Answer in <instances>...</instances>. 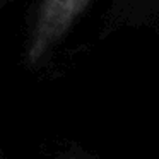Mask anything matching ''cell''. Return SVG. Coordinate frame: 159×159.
<instances>
[{
    "label": "cell",
    "mask_w": 159,
    "mask_h": 159,
    "mask_svg": "<svg viewBox=\"0 0 159 159\" xmlns=\"http://www.w3.org/2000/svg\"><path fill=\"white\" fill-rule=\"evenodd\" d=\"M91 0H41L34 28L26 48V62L38 65L67 34Z\"/></svg>",
    "instance_id": "1"
},
{
    "label": "cell",
    "mask_w": 159,
    "mask_h": 159,
    "mask_svg": "<svg viewBox=\"0 0 159 159\" xmlns=\"http://www.w3.org/2000/svg\"><path fill=\"white\" fill-rule=\"evenodd\" d=\"M74 159H79V157H74Z\"/></svg>",
    "instance_id": "2"
}]
</instances>
